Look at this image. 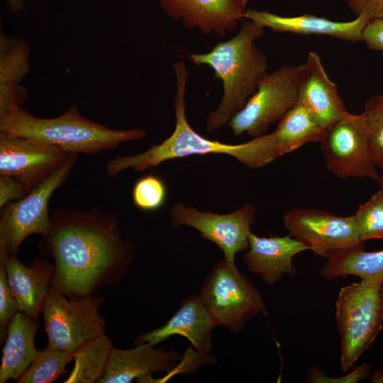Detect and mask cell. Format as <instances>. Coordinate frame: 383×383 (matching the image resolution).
<instances>
[{
	"label": "cell",
	"mask_w": 383,
	"mask_h": 383,
	"mask_svg": "<svg viewBox=\"0 0 383 383\" xmlns=\"http://www.w3.org/2000/svg\"><path fill=\"white\" fill-rule=\"evenodd\" d=\"M7 4L12 14H20L24 10L23 0H7Z\"/></svg>",
	"instance_id": "836d02e7"
},
{
	"label": "cell",
	"mask_w": 383,
	"mask_h": 383,
	"mask_svg": "<svg viewBox=\"0 0 383 383\" xmlns=\"http://www.w3.org/2000/svg\"><path fill=\"white\" fill-rule=\"evenodd\" d=\"M71 154L40 140L0 133V175L15 178L30 191L48 179Z\"/></svg>",
	"instance_id": "4fadbf2b"
},
{
	"label": "cell",
	"mask_w": 383,
	"mask_h": 383,
	"mask_svg": "<svg viewBox=\"0 0 383 383\" xmlns=\"http://www.w3.org/2000/svg\"><path fill=\"white\" fill-rule=\"evenodd\" d=\"M39 321L19 311L10 322L2 349L0 383L18 380L35 359L39 350L34 338L40 328Z\"/></svg>",
	"instance_id": "7402d4cb"
},
{
	"label": "cell",
	"mask_w": 383,
	"mask_h": 383,
	"mask_svg": "<svg viewBox=\"0 0 383 383\" xmlns=\"http://www.w3.org/2000/svg\"><path fill=\"white\" fill-rule=\"evenodd\" d=\"M327 170L342 179L367 177L377 181L367 116L347 112L329 126L320 140Z\"/></svg>",
	"instance_id": "30bf717a"
},
{
	"label": "cell",
	"mask_w": 383,
	"mask_h": 383,
	"mask_svg": "<svg viewBox=\"0 0 383 383\" xmlns=\"http://www.w3.org/2000/svg\"><path fill=\"white\" fill-rule=\"evenodd\" d=\"M243 18L277 33L326 35L352 43L362 41L363 29L370 21L363 16L349 21H335L308 13L282 16L256 10L245 11Z\"/></svg>",
	"instance_id": "d6986e66"
},
{
	"label": "cell",
	"mask_w": 383,
	"mask_h": 383,
	"mask_svg": "<svg viewBox=\"0 0 383 383\" xmlns=\"http://www.w3.org/2000/svg\"><path fill=\"white\" fill-rule=\"evenodd\" d=\"M0 262L5 265L7 281L19 311L39 321L54 277L55 265L47 259L35 258L26 266L16 256L1 258Z\"/></svg>",
	"instance_id": "ffe728a7"
},
{
	"label": "cell",
	"mask_w": 383,
	"mask_h": 383,
	"mask_svg": "<svg viewBox=\"0 0 383 383\" xmlns=\"http://www.w3.org/2000/svg\"><path fill=\"white\" fill-rule=\"evenodd\" d=\"M297 72L298 66L282 65L267 72L259 80L255 93L228 122L233 134L258 137L279 122L299 102Z\"/></svg>",
	"instance_id": "9c48e42d"
},
{
	"label": "cell",
	"mask_w": 383,
	"mask_h": 383,
	"mask_svg": "<svg viewBox=\"0 0 383 383\" xmlns=\"http://www.w3.org/2000/svg\"><path fill=\"white\" fill-rule=\"evenodd\" d=\"M177 91L174 96L175 127L173 133L162 143L152 145L145 152L134 155L117 156L109 160L106 172L116 177L127 169L143 172L160 163L194 155L223 154L234 157L247 167L253 168V140L242 144H226L206 138L189 124L185 111V93L188 71L182 62L173 65Z\"/></svg>",
	"instance_id": "277c9868"
},
{
	"label": "cell",
	"mask_w": 383,
	"mask_h": 383,
	"mask_svg": "<svg viewBox=\"0 0 383 383\" xmlns=\"http://www.w3.org/2000/svg\"><path fill=\"white\" fill-rule=\"evenodd\" d=\"M103 296L67 294L51 284L42 308L47 347L74 353L86 341L105 333L99 313Z\"/></svg>",
	"instance_id": "8992f818"
},
{
	"label": "cell",
	"mask_w": 383,
	"mask_h": 383,
	"mask_svg": "<svg viewBox=\"0 0 383 383\" xmlns=\"http://www.w3.org/2000/svg\"><path fill=\"white\" fill-rule=\"evenodd\" d=\"M255 211L253 205L245 204L233 212L219 214L177 202L170 211V217L173 227L187 226L197 230L203 238L222 250L226 261L235 263V255L248 249Z\"/></svg>",
	"instance_id": "7c38bea8"
},
{
	"label": "cell",
	"mask_w": 383,
	"mask_h": 383,
	"mask_svg": "<svg viewBox=\"0 0 383 383\" xmlns=\"http://www.w3.org/2000/svg\"><path fill=\"white\" fill-rule=\"evenodd\" d=\"M362 41L369 49L383 51V18L368 21L362 31Z\"/></svg>",
	"instance_id": "d6a6232c"
},
{
	"label": "cell",
	"mask_w": 383,
	"mask_h": 383,
	"mask_svg": "<svg viewBox=\"0 0 383 383\" xmlns=\"http://www.w3.org/2000/svg\"><path fill=\"white\" fill-rule=\"evenodd\" d=\"M218 323L199 294H191L181 302L179 309L160 327L139 334L134 343L157 345L167 338H186L191 346L202 354H210L212 333Z\"/></svg>",
	"instance_id": "5bb4252c"
},
{
	"label": "cell",
	"mask_w": 383,
	"mask_h": 383,
	"mask_svg": "<svg viewBox=\"0 0 383 383\" xmlns=\"http://www.w3.org/2000/svg\"><path fill=\"white\" fill-rule=\"evenodd\" d=\"M360 239H383V189L361 204L353 215Z\"/></svg>",
	"instance_id": "484cf974"
},
{
	"label": "cell",
	"mask_w": 383,
	"mask_h": 383,
	"mask_svg": "<svg viewBox=\"0 0 383 383\" xmlns=\"http://www.w3.org/2000/svg\"><path fill=\"white\" fill-rule=\"evenodd\" d=\"M199 295L218 325L235 333L257 314L267 315L266 305L252 281L235 263L225 260L212 267Z\"/></svg>",
	"instance_id": "52a82bcc"
},
{
	"label": "cell",
	"mask_w": 383,
	"mask_h": 383,
	"mask_svg": "<svg viewBox=\"0 0 383 383\" xmlns=\"http://www.w3.org/2000/svg\"><path fill=\"white\" fill-rule=\"evenodd\" d=\"M289 235L327 260L364 248L354 216H335L326 211L292 209L283 216Z\"/></svg>",
	"instance_id": "8fae6325"
},
{
	"label": "cell",
	"mask_w": 383,
	"mask_h": 383,
	"mask_svg": "<svg viewBox=\"0 0 383 383\" xmlns=\"http://www.w3.org/2000/svg\"><path fill=\"white\" fill-rule=\"evenodd\" d=\"M113 348L112 340L105 333L84 343L73 353L74 367L63 382L99 383Z\"/></svg>",
	"instance_id": "603a6c76"
},
{
	"label": "cell",
	"mask_w": 383,
	"mask_h": 383,
	"mask_svg": "<svg viewBox=\"0 0 383 383\" xmlns=\"http://www.w3.org/2000/svg\"><path fill=\"white\" fill-rule=\"evenodd\" d=\"M241 2L245 6L246 3L248 1V0H240Z\"/></svg>",
	"instance_id": "8d00e7d4"
},
{
	"label": "cell",
	"mask_w": 383,
	"mask_h": 383,
	"mask_svg": "<svg viewBox=\"0 0 383 383\" xmlns=\"http://www.w3.org/2000/svg\"><path fill=\"white\" fill-rule=\"evenodd\" d=\"M163 10L184 26L202 33L223 35L234 29L243 18L240 0H160Z\"/></svg>",
	"instance_id": "ac0fdd59"
},
{
	"label": "cell",
	"mask_w": 383,
	"mask_h": 383,
	"mask_svg": "<svg viewBox=\"0 0 383 383\" xmlns=\"http://www.w3.org/2000/svg\"><path fill=\"white\" fill-rule=\"evenodd\" d=\"M30 48L22 38L0 35V114L21 107L27 99L20 82L30 69Z\"/></svg>",
	"instance_id": "44dd1931"
},
{
	"label": "cell",
	"mask_w": 383,
	"mask_h": 383,
	"mask_svg": "<svg viewBox=\"0 0 383 383\" xmlns=\"http://www.w3.org/2000/svg\"><path fill=\"white\" fill-rule=\"evenodd\" d=\"M78 153L67 160L48 179L22 199L1 207L0 259L17 256L23 241L32 234L45 236L51 227L48 205L52 195L65 182Z\"/></svg>",
	"instance_id": "ba28073f"
},
{
	"label": "cell",
	"mask_w": 383,
	"mask_h": 383,
	"mask_svg": "<svg viewBox=\"0 0 383 383\" xmlns=\"http://www.w3.org/2000/svg\"><path fill=\"white\" fill-rule=\"evenodd\" d=\"M133 201L143 211H152L162 208L167 199V188L163 180L152 174L138 179L133 188Z\"/></svg>",
	"instance_id": "4316f807"
},
{
	"label": "cell",
	"mask_w": 383,
	"mask_h": 383,
	"mask_svg": "<svg viewBox=\"0 0 383 383\" xmlns=\"http://www.w3.org/2000/svg\"><path fill=\"white\" fill-rule=\"evenodd\" d=\"M349 9L357 16L370 20L383 18V0H345Z\"/></svg>",
	"instance_id": "1f68e13d"
},
{
	"label": "cell",
	"mask_w": 383,
	"mask_h": 383,
	"mask_svg": "<svg viewBox=\"0 0 383 383\" xmlns=\"http://www.w3.org/2000/svg\"><path fill=\"white\" fill-rule=\"evenodd\" d=\"M73 360V353L45 348L38 351L17 382L52 383L60 377L68 374L65 367Z\"/></svg>",
	"instance_id": "d4e9b609"
},
{
	"label": "cell",
	"mask_w": 383,
	"mask_h": 383,
	"mask_svg": "<svg viewBox=\"0 0 383 383\" xmlns=\"http://www.w3.org/2000/svg\"><path fill=\"white\" fill-rule=\"evenodd\" d=\"M0 133L40 140L70 153L96 154L146 136L141 128L112 129L82 116L73 105L60 116L42 118L22 109L0 114Z\"/></svg>",
	"instance_id": "3957f363"
},
{
	"label": "cell",
	"mask_w": 383,
	"mask_h": 383,
	"mask_svg": "<svg viewBox=\"0 0 383 383\" xmlns=\"http://www.w3.org/2000/svg\"><path fill=\"white\" fill-rule=\"evenodd\" d=\"M372 383H383V370H377L370 377Z\"/></svg>",
	"instance_id": "e575fe53"
},
{
	"label": "cell",
	"mask_w": 383,
	"mask_h": 383,
	"mask_svg": "<svg viewBox=\"0 0 383 383\" xmlns=\"http://www.w3.org/2000/svg\"><path fill=\"white\" fill-rule=\"evenodd\" d=\"M264 28L250 21L229 40L218 43L208 53L192 54L190 61L211 67L223 85L218 107L206 119L212 131L228 123L255 93L259 80L267 72L265 55L254 43Z\"/></svg>",
	"instance_id": "7a4b0ae2"
},
{
	"label": "cell",
	"mask_w": 383,
	"mask_h": 383,
	"mask_svg": "<svg viewBox=\"0 0 383 383\" xmlns=\"http://www.w3.org/2000/svg\"><path fill=\"white\" fill-rule=\"evenodd\" d=\"M369 127L372 157L377 168L383 170V94L369 99L365 110Z\"/></svg>",
	"instance_id": "83f0119b"
},
{
	"label": "cell",
	"mask_w": 383,
	"mask_h": 383,
	"mask_svg": "<svg viewBox=\"0 0 383 383\" xmlns=\"http://www.w3.org/2000/svg\"><path fill=\"white\" fill-rule=\"evenodd\" d=\"M50 218L39 250L55 261L51 284L67 294L87 296L122 281L134 262L135 245L122 237L116 215L60 206Z\"/></svg>",
	"instance_id": "6da1fadb"
},
{
	"label": "cell",
	"mask_w": 383,
	"mask_h": 383,
	"mask_svg": "<svg viewBox=\"0 0 383 383\" xmlns=\"http://www.w3.org/2000/svg\"><path fill=\"white\" fill-rule=\"evenodd\" d=\"M308 250L307 246L290 235L260 237L251 232L248 249L242 259L250 272L260 275L267 285L272 286L284 274L295 277L296 270L292 259Z\"/></svg>",
	"instance_id": "e0dca14e"
},
{
	"label": "cell",
	"mask_w": 383,
	"mask_h": 383,
	"mask_svg": "<svg viewBox=\"0 0 383 383\" xmlns=\"http://www.w3.org/2000/svg\"><path fill=\"white\" fill-rule=\"evenodd\" d=\"M340 367L347 372L373 343L383 325V284L361 279L343 287L336 301Z\"/></svg>",
	"instance_id": "5b68a950"
},
{
	"label": "cell",
	"mask_w": 383,
	"mask_h": 383,
	"mask_svg": "<svg viewBox=\"0 0 383 383\" xmlns=\"http://www.w3.org/2000/svg\"><path fill=\"white\" fill-rule=\"evenodd\" d=\"M370 366L364 363L353 369L348 374L341 377H330L317 367H311L307 373L306 380L309 382H329V383H356L368 377Z\"/></svg>",
	"instance_id": "f546056e"
},
{
	"label": "cell",
	"mask_w": 383,
	"mask_h": 383,
	"mask_svg": "<svg viewBox=\"0 0 383 383\" xmlns=\"http://www.w3.org/2000/svg\"><path fill=\"white\" fill-rule=\"evenodd\" d=\"M377 182L378 183L379 188L383 189V174L379 176Z\"/></svg>",
	"instance_id": "d590c367"
},
{
	"label": "cell",
	"mask_w": 383,
	"mask_h": 383,
	"mask_svg": "<svg viewBox=\"0 0 383 383\" xmlns=\"http://www.w3.org/2000/svg\"><path fill=\"white\" fill-rule=\"evenodd\" d=\"M18 304L7 281L5 265L0 262V341L4 342L9 325L19 312Z\"/></svg>",
	"instance_id": "f1b7e54d"
},
{
	"label": "cell",
	"mask_w": 383,
	"mask_h": 383,
	"mask_svg": "<svg viewBox=\"0 0 383 383\" xmlns=\"http://www.w3.org/2000/svg\"><path fill=\"white\" fill-rule=\"evenodd\" d=\"M297 88L299 102L325 129L348 112L336 84L315 52H310L305 62L298 65Z\"/></svg>",
	"instance_id": "9a60e30c"
},
{
	"label": "cell",
	"mask_w": 383,
	"mask_h": 383,
	"mask_svg": "<svg viewBox=\"0 0 383 383\" xmlns=\"http://www.w3.org/2000/svg\"><path fill=\"white\" fill-rule=\"evenodd\" d=\"M30 192V190L15 178L0 175V208L9 202L22 199Z\"/></svg>",
	"instance_id": "4dcf8cb0"
},
{
	"label": "cell",
	"mask_w": 383,
	"mask_h": 383,
	"mask_svg": "<svg viewBox=\"0 0 383 383\" xmlns=\"http://www.w3.org/2000/svg\"><path fill=\"white\" fill-rule=\"evenodd\" d=\"M182 356L174 350L157 348L150 343H140L128 350L113 348L106 372L99 383L142 382L154 372L166 373L161 379H167L176 369Z\"/></svg>",
	"instance_id": "2e32d148"
},
{
	"label": "cell",
	"mask_w": 383,
	"mask_h": 383,
	"mask_svg": "<svg viewBox=\"0 0 383 383\" xmlns=\"http://www.w3.org/2000/svg\"><path fill=\"white\" fill-rule=\"evenodd\" d=\"M320 273L330 279L353 275L383 284V249L374 252H366L364 248L348 251L328 260Z\"/></svg>",
	"instance_id": "cb8c5ba5"
}]
</instances>
